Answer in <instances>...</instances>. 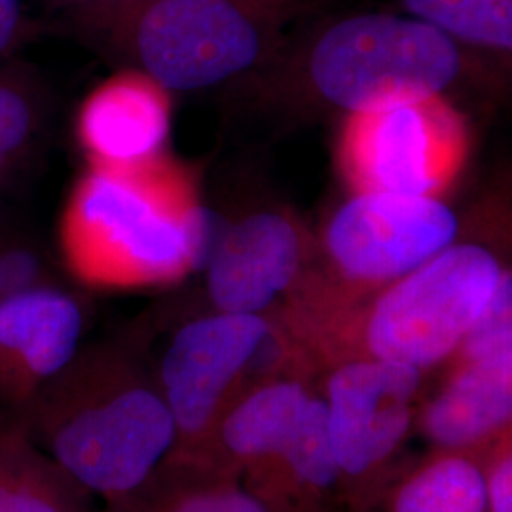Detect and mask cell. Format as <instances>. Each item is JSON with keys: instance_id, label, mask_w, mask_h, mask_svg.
<instances>
[{"instance_id": "cell-15", "label": "cell", "mask_w": 512, "mask_h": 512, "mask_svg": "<svg viewBox=\"0 0 512 512\" xmlns=\"http://www.w3.org/2000/svg\"><path fill=\"white\" fill-rule=\"evenodd\" d=\"M311 393L296 380H274L243 397L220 420L224 448L243 461L283 456Z\"/></svg>"}, {"instance_id": "cell-10", "label": "cell", "mask_w": 512, "mask_h": 512, "mask_svg": "<svg viewBox=\"0 0 512 512\" xmlns=\"http://www.w3.org/2000/svg\"><path fill=\"white\" fill-rule=\"evenodd\" d=\"M84 315L71 294L27 285L0 294V404L14 412L80 351Z\"/></svg>"}, {"instance_id": "cell-4", "label": "cell", "mask_w": 512, "mask_h": 512, "mask_svg": "<svg viewBox=\"0 0 512 512\" xmlns=\"http://www.w3.org/2000/svg\"><path fill=\"white\" fill-rule=\"evenodd\" d=\"M461 69L458 42L421 19L393 14L336 21L308 59L317 93L349 116L439 99Z\"/></svg>"}, {"instance_id": "cell-11", "label": "cell", "mask_w": 512, "mask_h": 512, "mask_svg": "<svg viewBox=\"0 0 512 512\" xmlns=\"http://www.w3.org/2000/svg\"><path fill=\"white\" fill-rule=\"evenodd\" d=\"M304 238L293 220L258 211L232 222L205 266L217 311L262 315L293 287L304 264Z\"/></svg>"}, {"instance_id": "cell-2", "label": "cell", "mask_w": 512, "mask_h": 512, "mask_svg": "<svg viewBox=\"0 0 512 512\" xmlns=\"http://www.w3.org/2000/svg\"><path fill=\"white\" fill-rule=\"evenodd\" d=\"M183 173L167 160L143 167L92 165L74 184L59 222L67 268L93 287L133 289L196 272L194 205Z\"/></svg>"}, {"instance_id": "cell-8", "label": "cell", "mask_w": 512, "mask_h": 512, "mask_svg": "<svg viewBox=\"0 0 512 512\" xmlns=\"http://www.w3.org/2000/svg\"><path fill=\"white\" fill-rule=\"evenodd\" d=\"M270 336L264 315L226 311L192 319L173 334L156 378L177 427L173 454L211 433L232 385Z\"/></svg>"}, {"instance_id": "cell-23", "label": "cell", "mask_w": 512, "mask_h": 512, "mask_svg": "<svg viewBox=\"0 0 512 512\" xmlns=\"http://www.w3.org/2000/svg\"><path fill=\"white\" fill-rule=\"evenodd\" d=\"M31 37V23L21 0H0V63Z\"/></svg>"}, {"instance_id": "cell-7", "label": "cell", "mask_w": 512, "mask_h": 512, "mask_svg": "<svg viewBox=\"0 0 512 512\" xmlns=\"http://www.w3.org/2000/svg\"><path fill=\"white\" fill-rule=\"evenodd\" d=\"M458 215L437 196L355 190L330 217L325 253L342 279L382 289L458 241Z\"/></svg>"}, {"instance_id": "cell-5", "label": "cell", "mask_w": 512, "mask_h": 512, "mask_svg": "<svg viewBox=\"0 0 512 512\" xmlns=\"http://www.w3.org/2000/svg\"><path fill=\"white\" fill-rule=\"evenodd\" d=\"M503 274L505 268L490 249L456 241L380 289L361 325L365 355L420 372L448 361Z\"/></svg>"}, {"instance_id": "cell-13", "label": "cell", "mask_w": 512, "mask_h": 512, "mask_svg": "<svg viewBox=\"0 0 512 512\" xmlns=\"http://www.w3.org/2000/svg\"><path fill=\"white\" fill-rule=\"evenodd\" d=\"M511 420L512 357L458 361L420 416L425 437L446 452H463L492 439Z\"/></svg>"}, {"instance_id": "cell-9", "label": "cell", "mask_w": 512, "mask_h": 512, "mask_svg": "<svg viewBox=\"0 0 512 512\" xmlns=\"http://www.w3.org/2000/svg\"><path fill=\"white\" fill-rule=\"evenodd\" d=\"M421 374L370 355L334 368L325 404L342 476L368 475L399 450L414 425Z\"/></svg>"}, {"instance_id": "cell-20", "label": "cell", "mask_w": 512, "mask_h": 512, "mask_svg": "<svg viewBox=\"0 0 512 512\" xmlns=\"http://www.w3.org/2000/svg\"><path fill=\"white\" fill-rule=\"evenodd\" d=\"M281 459L302 484L313 490H329L342 480V471L330 437L325 399L313 397L306 404Z\"/></svg>"}, {"instance_id": "cell-22", "label": "cell", "mask_w": 512, "mask_h": 512, "mask_svg": "<svg viewBox=\"0 0 512 512\" xmlns=\"http://www.w3.org/2000/svg\"><path fill=\"white\" fill-rule=\"evenodd\" d=\"M486 476V512H512V456L501 452Z\"/></svg>"}, {"instance_id": "cell-1", "label": "cell", "mask_w": 512, "mask_h": 512, "mask_svg": "<svg viewBox=\"0 0 512 512\" xmlns=\"http://www.w3.org/2000/svg\"><path fill=\"white\" fill-rule=\"evenodd\" d=\"M12 418L67 475L109 503L137 492L177 446L158 382L110 349L78 351Z\"/></svg>"}, {"instance_id": "cell-18", "label": "cell", "mask_w": 512, "mask_h": 512, "mask_svg": "<svg viewBox=\"0 0 512 512\" xmlns=\"http://www.w3.org/2000/svg\"><path fill=\"white\" fill-rule=\"evenodd\" d=\"M412 18L439 29L454 42L512 48V0H403Z\"/></svg>"}, {"instance_id": "cell-24", "label": "cell", "mask_w": 512, "mask_h": 512, "mask_svg": "<svg viewBox=\"0 0 512 512\" xmlns=\"http://www.w3.org/2000/svg\"><path fill=\"white\" fill-rule=\"evenodd\" d=\"M65 2H73L76 6H82L86 12H92V10L103 8V6H107V4H112V2H116V0H65Z\"/></svg>"}, {"instance_id": "cell-16", "label": "cell", "mask_w": 512, "mask_h": 512, "mask_svg": "<svg viewBox=\"0 0 512 512\" xmlns=\"http://www.w3.org/2000/svg\"><path fill=\"white\" fill-rule=\"evenodd\" d=\"M391 512H486L484 469L461 452L442 454L404 480Z\"/></svg>"}, {"instance_id": "cell-12", "label": "cell", "mask_w": 512, "mask_h": 512, "mask_svg": "<svg viewBox=\"0 0 512 512\" xmlns=\"http://www.w3.org/2000/svg\"><path fill=\"white\" fill-rule=\"evenodd\" d=\"M171 131L169 92L147 74H116L82 103L76 137L90 164L143 167L165 158Z\"/></svg>"}, {"instance_id": "cell-17", "label": "cell", "mask_w": 512, "mask_h": 512, "mask_svg": "<svg viewBox=\"0 0 512 512\" xmlns=\"http://www.w3.org/2000/svg\"><path fill=\"white\" fill-rule=\"evenodd\" d=\"M46 97L25 69L0 63V188L8 183L40 141Z\"/></svg>"}, {"instance_id": "cell-6", "label": "cell", "mask_w": 512, "mask_h": 512, "mask_svg": "<svg viewBox=\"0 0 512 512\" xmlns=\"http://www.w3.org/2000/svg\"><path fill=\"white\" fill-rule=\"evenodd\" d=\"M463 154L465 129L439 97L349 116L340 165L355 190L440 198Z\"/></svg>"}, {"instance_id": "cell-19", "label": "cell", "mask_w": 512, "mask_h": 512, "mask_svg": "<svg viewBox=\"0 0 512 512\" xmlns=\"http://www.w3.org/2000/svg\"><path fill=\"white\" fill-rule=\"evenodd\" d=\"M110 505L114 512H270L262 499L239 488L186 486L165 463L137 492Z\"/></svg>"}, {"instance_id": "cell-21", "label": "cell", "mask_w": 512, "mask_h": 512, "mask_svg": "<svg viewBox=\"0 0 512 512\" xmlns=\"http://www.w3.org/2000/svg\"><path fill=\"white\" fill-rule=\"evenodd\" d=\"M458 361L512 357V277H501L488 306L465 334L456 355Z\"/></svg>"}, {"instance_id": "cell-3", "label": "cell", "mask_w": 512, "mask_h": 512, "mask_svg": "<svg viewBox=\"0 0 512 512\" xmlns=\"http://www.w3.org/2000/svg\"><path fill=\"white\" fill-rule=\"evenodd\" d=\"M86 14L165 92L247 73L270 42L262 0H116Z\"/></svg>"}, {"instance_id": "cell-14", "label": "cell", "mask_w": 512, "mask_h": 512, "mask_svg": "<svg viewBox=\"0 0 512 512\" xmlns=\"http://www.w3.org/2000/svg\"><path fill=\"white\" fill-rule=\"evenodd\" d=\"M90 495L18 420L0 427V512H88Z\"/></svg>"}]
</instances>
